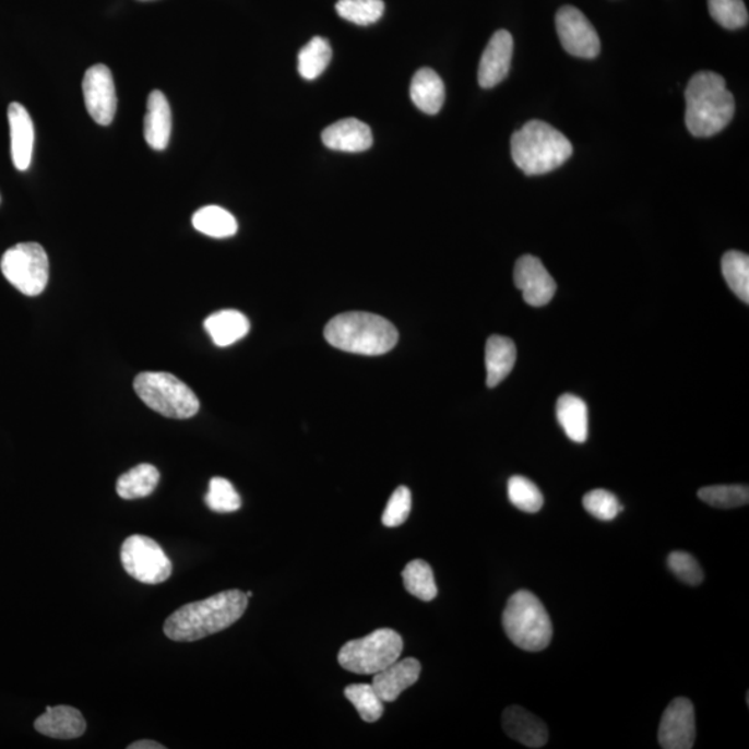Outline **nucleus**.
Wrapping results in <instances>:
<instances>
[{
    "instance_id": "obj_16",
    "label": "nucleus",
    "mask_w": 749,
    "mask_h": 749,
    "mask_svg": "<svg viewBox=\"0 0 749 749\" xmlns=\"http://www.w3.org/2000/svg\"><path fill=\"white\" fill-rule=\"evenodd\" d=\"M322 142L331 151L360 153L372 146L373 136L366 122L357 118H345L323 130Z\"/></svg>"
},
{
    "instance_id": "obj_5",
    "label": "nucleus",
    "mask_w": 749,
    "mask_h": 749,
    "mask_svg": "<svg viewBox=\"0 0 749 749\" xmlns=\"http://www.w3.org/2000/svg\"><path fill=\"white\" fill-rule=\"evenodd\" d=\"M502 626L512 643L531 653L546 650L551 643V619L540 599L527 590H520L508 599Z\"/></svg>"
},
{
    "instance_id": "obj_19",
    "label": "nucleus",
    "mask_w": 749,
    "mask_h": 749,
    "mask_svg": "<svg viewBox=\"0 0 749 749\" xmlns=\"http://www.w3.org/2000/svg\"><path fill=\"white\" fill-rule=\"evenodd\" d=\"M502 727L508 737L530 748H542L548 741L546 723L522 706L507 708L502 713Z\"/></svg>"
},
{
    "instance_id": "obj_22",
    "label": "nucleus",
    "mask_w": 749,
    "mask_h": 749,
    "mask_svg": "<svg viewBox=\"0 0 749 749\" xmlns=\"http://www.w3.org/2000/svg\"><path fill=\"white\" fill-rule=\"evenodd\" d=\"M409 95L414 105L425 115H438L445 99L443 80L433 70L420 69L414 75Z\"/></svg>"
},
{
    "instance_id": "obj_25",
    "label": "nucleus",
    "mask_w": 749,
    "mask_h": 749,
    "mask_svg": "<svg viewBox=\"0 0 749 749\" xmlns=\"http://www.w3.org/2000/svg\"><path fill=\"white\" fill-rule=\"evenodd\" d=\"M160 482V472L151 464H140L117 480V495L124 500L145 499Z\"/></svg>"
},
{
    "instance_id": "obj_17",
    "label": "nucleus",
    "mask_w": 749,
    "mask_h": 749,
    "mask_svg": "<svg viewBox=\"0 0 749 749\" xmlns=\"http://www.w3.org/2000/svg\"><path fill=\"white\" fill-rule=\"evenodd\" d=\"M12 158L19 171H27L33 160L35 131L33 118L23 105L10 104L8 110Z\"/></svg>"
},
{
    "instance_id": "obj_33",
    "label": "nucleus",
    "mask_w": 749,
    "mask_h": 749,
    "mask_svg": "<svg viewBox=\"0 0 749 749\" xmlns=\"http://www.w3.org/2000/svg\"><path fill=\"white\" fill-rule=\"evenodd\" d=\"M698 497L711 507L737 508L748 504L749 490L742 485L708 486L698 491Z\"/></svg>"
},
{
    "instance_id": "obj_2",
    "label": "nucleus",
    "mask_w": 749,
    "mask_h": 749,
    "mask_svg": "<svg viewBox=\"0 0 749 749\" xmlns=\"http://www.w3.org/2000/svg\"><path fill=\"white\" fill-rule=\"evenodd\" d=\"M736 104L726 81L713 71L697 73L686 90V126L691 135H716L730 124Z\"/></svg>"
},
{
    "instance_id": "obj_14",
    "label": "nucleus",
    "mask_w": 749,
    "mask_h": 749,
    "mask_svg": "<svg viewBox=\"0 0 749 749\" xmlns=\"http://www.w3.org/2000/svg\"><path fill=\"white\" fill-rule=\"evenodd\" d=\"M514 39L506 29L497 31L482 55L478 81L482 88L489 90L507 79L511 69Z\"/></svg>"
},
{
    "instance_id": "obj_24",
    "label": "nucleus",
    "mask_w": 749,
    "mask_h": 749,
    "mask_svg": "<svg viewBox=\"0 0 749 749\" xmlns=\"http://www.w3.org/2000/svg\"><path fill=\"white\" fill-rule=\"evenodd\" d=\"M557 418L563 432L574 443H584L588 438V409L581 397L562 394L557 403Z\"/></svg>"
},
{
    "instance_id": "obj_3",
    "label": "nucleus",
    "mask_w": 749,
    "mask_h": 749,
    "mask_svg": "<svg viewBox=\"0 0 749 749\" xmlns=\"http://www.w3.org/2000/svg\"><path fill=\"white\" fill-rule=\"evenodd\" d=\"M326 342L338 350L382 356L399 342V332L393 323L371 312L353 311L332 318L325 331Z\"/></svg>"
},
{
    "instance_id": "obj_15",
    "label": "nucleus",
    "mask_w": 749,
    "mask_h": 749,
    "mask_svg": "<svg viewBox=\"0 0 749 749\" xmlns=\"http://www.w3.org/2000/svg\"><path fill=\"white\" fill-rule=\"evenodd\" d=\"M420 670L423 668L418 659H397L373 675L372 687L383 702L396 701L403 691L417 683Z\"/></svg>"
},
{
    "instance_id": "obj_10",
    "label": "nucleus",
    "mask_w": 749,
    "mask_h": 749,
    "mask_svg": "<svg viewBox=\"0 0 749 749\" xmlns=\"http://www.w3.org/2000/svg\"><path fill=\"white\" fill-rule=\"evenodd\" d=\"M559 40L569 55L581 59H595L602 52L597 31L581 10L563 7L556 17Z\"/></svg>"
},
{
    "instance_id": "obj_39",
    "label": "nucleus",
    "mask_w": 749,
    "mask_h": 749,
    "mask_svg": "<svg viewBox=\"0 0 749 749\" xmlns=\"http://www.w3.org/2000/svg\"><path fill=\"white\" fill-rule=\"evenodd\" d=\"M130 749H166V747L163 746L160 742L152 741V740H141V741H135L132 742Z\"/></svg>"
},
{
    "instance_id": "obj_11",
    "label": "nucleus",
    "mask_w": 749,
    "mask_h": 749,
    "mask_svg": "<svg viewBox=\"0 0 749 749\" xmlns=\"http://www.w3.org/2000/svg\"><path fill=\"white\" fill-rule=\"evenodd\" d=\"M86 110L99 126H110L117 111L115 80L109 67L96 64L86 71L82 81Z\"/></svg>"
},
{
    "instance_id": "obj_7",
    "label": "nucleus",
    "mask_w": 749,
    "mask_h": 749,
    "mask_svg": "<svg viewBox=\"0 0 749 749\" xmlns=\"http://www.w3.org/2000/svg\"><path fill=\"white\" fill-rule=\"evenodd\" d=\"M403 639L392 629H378L366 638L348 641L338 651L343 669L357 675H374L400 658Z\"/></svg>"
},
{
    "instance_id": "obj_1",
    "label": "nucleus",
    "mask_w": 749,
    "mask_h": 749,
    "mask_svg": "<svg viewBox=\"0 0 749 749\" xmlns=\"http://www.w3.org/2000/svg\"><path fill=\"white\" fill-rule=\"evenodd\" d=\"M248 604L246 593L227 590L202 602L183 605L169 615L164 623V634L177 643H192L209 638L238 622Z\"/></svg>"
},
{
    "instance_id": "obj_30",
    "label": "nucleus",
    "mask_w": 749,
    "mask_h": 749,
    "mask_svg": "<svg viewBox=\"0 0 749 749\" xmlns=\"http://www.w3.org/2000/svg\"><path fill=\"white\" fill-rule=\"evenodd\" d=\"M345 696L356 708L358 715L367 723L381 720L384 708L383 701L374 691L372 685H352L347 686Z\"/></svg>"
},
{
    "instance_id": "obj_37",
    "label": "nucleus",
    "mask_w": 749,
    "mask_h": 749,
    "mask_svg": "<svg viewBox=\"0 0 749 749\" xmlns=\"http://www.w3.org/2000/svg\"><path fill=\"white\" fill-rule=\"evenodd\" d=\"M412 512V491L408 487L400 486L384 508L382 523L387 527L402 526Z\"/></svg>"
},
{
    "instance_id": "obj_4",
    "label": "nucleus",
    "mask_w": 749,
    "mask_h": 749,
    "mask_svg": "<svg viewBox=\"0 0 749 749\" xmlns=\"http://www.w3.org/2000/svg\"><path fill=\"white\" fill-rule=\"evenodd\" d=\"M573 146L563 133L547 122L533 120L511 138V155L526 176H543L561 167Z\"/></svg>"
},
{
    "instance_id": "obj_40",
    "label": "nucleus",
    "mask_w": 749,
    "mask_h": 749,
    "mask_svg": "<svg viewBox=\"0 0 749 749\" xmlns=\"http://www.w3.org/2000/svg\"><path fill=\"white\" fill-rule=\"evenodd\" d=\"M246 595H248V598L253 597V593L251 592L246 593Z\"/></svg>"
},
{
    "instance_id": "obj_23",
    "label": "nucleus",
    "mask_w": 749,
    "mask_h": 749,
    "mask_svg": "<svg viewBox=\"0 0 749 749\" xmlns=\"http://www.w3.org/2000/svg\"><path fill=\"white\" fill-rule=\"evenodd\" d=\"M204 328L213 338L214 345L228 347L248 335L250 322L242 312L223 310L210 316L204 321Z\"/></svg>"
},
{
    "instance_id": "obj_41",
    "label": "nucleus",
    "mask_w": 749,
    "mask_h": 749,
    "mask_svg": "<svg viewBox=\"0 0 749 749\" xmlns=\"http://www.w3.org/2000/svg\"><path fill=\"white\" fill-rule=\"evenodd\" d=\"M0 203H2V198H0Z\"/></svg>"
},
{
    "instance_id": "obj_29",
    "label": "nucleus",
    "mask_w": 749,
    "mask_h": 749,
    "mask_svg": "<svg viewBox=\"0 0 749 749\" xmlns=\"http://www.w3.org/2000/svg\"><path fill=\"white\" fill-rule=\"evenodd\" d=\"M722 272L728 287L744 302H749V258L741 251H727L722 259Z\"/></svg>"
},
{
    "instance_id": "obj_26",
    "label": "nucleus",
    "mask_w": 749,
    "mask_h": 749,
    "mask_svg": "<svg viewBox=\"0 0 749 749\" xmlns=\"http://www.w3.org/2000/svg\"><path fill=\"white\" fill-rule=\"evenodd\" d=\"M192 224L200 234L210 238H230L238 233V223L233 214L218 206H206L193 214Z\"/></svg>"
},
{
    "instance_id": "obj_28",
    "label": "nucleus",
    "mask_w": 749,
    "mask_h": 749,
    "mask_svg": "<svg viewBox=\"0 0 749 749\" xmlns=\"http://www.w3.org/2000/svg\"><path fill=\"white\" fill-rule=\"evenodd\" d=\"M332 59V48L325 38L316 37L309 44L301 48L299 52V73L302 79L312 81L318 79L326 67L330 66Z\"/></svg>"
},
{
    "instance_id": "obj_9",
    "label": "nucleus",
    "mask_w": 749,
    "mask_h": 749,
    "mask_svg": "<svg viewBox=\"0 0 749 749\" xmlns=\"http://www.w3.org/2000/svg\"><path fill=\"white\" fill-rule=\"evenodd\" d=\"M121 562L131 578L145 584L164 583L173 573V562L160 544L146 536L127 538L121 547Z\"/></svg>"
},
{
    "instance_id": "obj_6",
    "label": "nucleus",
    "mask_w": 749,
    "mask_h": 749,
    "mask_svg": "<svg viewBox=\"0 0 749 749\" xmlns=\"http://www.w3.org/2000/svg\"><path fill=\"white\" fill-rule=\"evenodd\" d=\"M133 388L153 412L173 419H188L199 413L200 403L192 389L168 372H142Z\"/></svg>"
},
{
    "instance_id": "obj_8",
    "label": "nucleus",
    "mask_w": 749,
    "mask_h": 749,
    "mask_svg": "<svg viewBox=\"0 0 749 749\" xmlns=\"http://www.w3.org/2000/svg\"><path fill=\"white\" fill-rule=\"evenodd\" d=\"M4 278L23 295L43 294L49 281V259L39 243H19L7 250L0 261Z\"/></svg>"
},
{
    "instance_id": "obj_31",
    "label": "nucleus",
    "mask_w": 749,
    "mask_h": 749,
    "mask_svg": "<svg viewBox=\"0 0 749 749\" xmlns=\"http://www.w3.org/2000/svg\"><path fill=\"white\" fill-rule=\"evenodd\" d=\"M508 499L518 510L527 512V514H536L544 504L540 489L525 476H512L508 480Z\"/></svg>"
},
{
    "instance_id": "obj_34",
    "label": "nucleus",
    "mask_w": 749,
    "mask_h": 749,
    "mask_svg": "<svg viewBox=\"0 0 749 749\" xmlns=\"http://www.w3.org/2000/svg\"><path fill=\"white\" fill-rule=\"evenodd\" d=\"M710 14L717 24L727 29L746 27L749 15L742 0H708Z\"/></svg>"
},
{
    "instance_id": "obj_38",
    "label": "nucleus",
    "mask_w": 749,
    "mask_h": 749,
    "mask_svg": "<svg viewBox=\"0 0 749 749\" xmlns=\"http://www.w3.org/2000/svg\"><path fill=\"white\" fill-rule=\"evenodd\" d=\"M668 567L677 579H680L686 584H690V586H698V584L704 581V572H702L700 563L690 554L683 551L671 552L668 557Z\"/></svg>"
},
{
    "instance_id": "obj_13",
    "label": "nucleus",
    "mask_w": 749,
    "mask_h": 749,
    "mask_svg": "<svg viewBox=\"0 0 749 749\" xmlns=\"http://www.w3.org/2000/svg\"><path fill=\"white\" fill-rule=\"evenodd\" d=\"M514 281L518 289L522 292L523 299L532 307L546 306L556 295V281L542 261L533 255H523L516 261Z\"/></svg>"
},
{
    "instance_id": "obj_12",
    "label": "nucleus",
    "mask_w": 749,
    "mask_h": 749,
    "mask_svg": "<svg viewBox=\"0 0 749 749\" xmlns=\"http://www.w3.org/2000/svg\"><path fill=\"white\" fill-rule=\"evenodd\" d=\"M658 740L665 749H690L696 741V712L687 698H675L662 715Z\"/></svg>"
},
{
    "instance_id": "obj_27",
    "label": "nucleus",
    "mask_w": 749,
    "mask_h": 749,
    "mask_svg": "<svg viewBox=\"0 0 749 749\" xmlns=\"http://www.w3.org/2000/svg\"><path fill=\"white\" fill-rule=\"evenodd\" d=\"M404 587L420 602L429 603L438 595L432 568L423 559H414L407 563L402 573Z\"/></svg>"
},
{
    "instance_id": "obj_32",
    "label": "nucleus",
    "mask_w": 749,
    "mask_h": 749,
    "mask_svg": "<svg viewBox=\"0 0 749 749\" xmlns=\"http://www.w3.org/2000/svg\"><path fill=\"white\" fill-rule=\"evenodd\" d=\"M336 12L353 24L371 25L381 20L384 3L382 0H338Z\"/></svg>"
},
{
    "instance_id": "obj_36",
    "label": "nucleus",
    "mask_w": 749,
    "mask_h": 749,
    "mask_svg": "<svg viewBox=\"0 0 749 749\" xmlns=\"http://www.w3.org/2000/svg\"><path fill=\"white\" fill-rule=\"evenodd\" d=\"M583 506L586 508L588 514L605 522L615 520V518L623 511V507L620 506L617 496L603 489L587 492V495L584 496Z\"/></svg>"
},
{
    "instance_id": "obj_18",
    "label": "nucleus",
    "mask_w": 749,
    "mask_h": 749,
    "mask_svg": "<svg viewBox=\"0 0 749 749\" xmlns=\"http://www.w3.org/2000/svg\"><path fill=\"white\" fill-rule=\"evenodd\" d=\"M34 726L40 735L58 740H74L84 736L86 732V722L82 713L67 705L46 708V712L35 721Z\"/></svg>"
},
{
    "instance_id": "obj_35",
    "label": "nucleus",
    "mask_w": 749,
    "mask_h": 749,
    "mask_svg": "<svg viewBox=\"0 0 749 749\" xmlns=\"http://www.w3.org/2000/svg\"><path fill=\"white\" fill-rule=\"evenodd\" d=\"M206 504L214 512L228 514L238 511L242 507V500L229 480L213 478L210 480Z\"/></svg>"
},
{
    "instance_id": "obj_20",
    "label": "nucleus",
    "mask_w": 749,
    "mask_h": 749,
    "mask_svg": "<svg viewBox=\"0 0 749 749\" xmlns=\"http://www.w3.org/2000/svg\"><path fill=\"white\" fill-rule=\"evenodd\" d=\"M173 117L167 97L160 91H153L147 97L145 117V140L155 151H164L171 136Z\"/></svg>"
},
{
    "instance_id": "obj_21",
    "label": "nucleus",
    "mask_w": 749,
    "mask_h": 749,
    "mask_svg": "<svg viewBox=\"0 0 749 749\" xmlns=\"http://www.w3.org/2000/svg\"><path fill=\"white\" fill-rule=\"evenodd\" d=\"M486 383L489 388L499 387L514 369L516 361V346L511 338L491 336L486 343Z\"/></svg>"
}]
</instances>
